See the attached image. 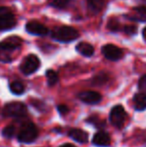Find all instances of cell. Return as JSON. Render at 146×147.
<instances>
[{
	"mask_svg": "<svg viewBox=\"0 0 146 147\" xmlns=\"http://www.w3.org/2000/svg\"><path fill=\"white\" fill-rule=\"evenodd\" d=\"M16 19L11 10L7 7H0V31L12 29L16 26Z\"/></svg>",
	"mask_w": 146,
	"mask_h": 147,
	"instance_id": "5",
	"label": "cell"
},
{
	"mask_svg": "<svg viewBox=\"0 0 146 147\" xmlns=\"http://www.w3.org/2000/svg\"><path fill=\"white\" fill-rule=\"evenodd\" d=\"M57 110H58V112L60 113L61 115H65L69 112L68 106H67V105H64V104L58 105V106H57Z\"/></svg>",
	"mask_w": 146,
	"mask_h": 147,
	"instance_id": "26",
	"label": "cell"
},
{
	"mask_svg": "<svg viewBox=\"0 0 146 147\" xmlns=\"http://www.w3.org/2000/svg\"><path fill=\"white\" fill-rule=\"evenodd\" d=\"M25 29L28 33L37 36H45L49 33V29L46 26L37 21H29L26 24Z\"/></svg>",
	"mask_w": 146,
	"mask_h": 147,
	"instance_id": "10",
	"label": "cell"
},
{
	"mask_svg": "<svg viewBox=\"0 0 146 147\" xmlns=\"http://www.w3.org/2000/svg\"><path fill=\"white\" fill-rule=\"evenodd\" d=\"M59 147H76V146H74L73 144H71V143H66V144H63V145L59 146Z\"/></svg>",
	"mask_w": 146,
	"mask_h": 147,
	"instance_id": "27",
	"label": "cell"
},
{
	"mask_svg": "<svg viewBox=\"0 0 146 147\" xmlns=\"http://www.w3.org/2000/svg\"><path fill=\"white\" fill-rule=\"evenodd\" d=\"M110 135L105 131H99L93 136L92 143L98 147H108L110 145Z\"/></svg>",
	"mask_w": 146,
	"mask_h": 147,
	"instance_id": "12",
	"label": "cell"
},
{
	"mask_svg": "<svg viewBox=\"0 0 146 147\" xmlns=\"http://www.w3.org/2000/svg\"><path fill=\"white\" fill-rule=\"evenodd\" d=\"M46 78H47V83L49 86H53L58 82V74L52 69H49L46 71Z\"/></svg>",
	"mask_w": 146,
	"mask_h": 147,
	"instance_id": "18",
	"label": "cell"
},
{
	"mask_svg": "<svg viewBox=\"0 0 146 147\" xmlns=\"http://www.w3.org/2000/svg\"><path fill=\"white\" fill-rule=\"evenodd\" d=\"M76 50L81 55L86 57H90L94 54V48L91 44L87 42H80L76 46Z\"/></svg>",
	"mask_w": 146,
	"mask_h": 147,
	"instance_id": "14",
	"label": "cell"
},
{
	"mask_svg": "<svg viewBox=\"0 0 146 147\" xmlns=\"http://www.w3.org/2000/svg\"><path fill=\"white\" fill-rule=\"evenodd\" d=\"M70 1L71 0H48V3H49V5L54 8L62 9V8L66 7Z\"/></svg>",
	"mask_w": 146,
	"mask_h": 147,
	"instance_id": "19",
	"label": "cell"
},
{
	"mask_svg": "<svg viewBox=\"0 0 146 147\" xmlns=\"http://www.w3.org/2000/svg\"><path fill=\"white\" fill-rule=\"evenodd\" d=\"M125 17L132 21L137 22H146V7L145 6H137L134 7Z\"/></svg>",
	"mask_w": 146,
	"mask_h": 147,
	"instance_id": "11",
	"label": "cell"
},
{
	"mask_svg": "<svg viewBox=\"0 0 146 147\" xmlns=\"http://www.w3.org/2000/svg\"><path fill=\"white\" fill-rule=\"evenodd\" d=\"M38 135V129L32 122L23 124L18 132V141L21 143H32L36 140Z\"/></svg>",
	"mask_w": 146,
	"mask_h": 147,
	"instance_id": "3",
	"label": "cell"
},
{
	"mask_svg": "<svg viewBox=\"0 0 146 147\" xmlns=\"http://www.w3.org/2000/svg\"><path fill=\"white\" fill-rule=\"evenodd\" d=\"M69 137L72 138L78 143H86L88 141V134L87 132L83 131L81 129H71L68 133Z\"/></svg>",
	"mask_w": 146,
	"mask_h": 147,
	"instance_id": "13",
	"label": "cell"
},
{
	"mask_svg": "<svg viewBox=\"0 0 146 147\" xmlns=\"http://www.w3.org/2000/svg\"><path fill=\"white\" fill-rule=\"evenodd\" d=\"M106 0H87V4L89 9L94 13H98L103 9Z\"/></svg>",
	"mask_w": 146,
	"mask_h": 147,
	"instance_id": "16",
	"label": "cell"
},
{
	"mask_svg": "<svg viewBox=\"0 0 146 147\" xmlns=\"http://www.w3.org/2000/svg\"><path fill=\"white\" fill-rule=\"evenodd\" d=\"M142 35H143V38H144V40L146 41V27L142 31Z\"/></svg>",
	"mask_w": 146,
	"mask_h": 147,
	"instance_id": "28",
	"label": "cell"
},
{
	"mask_svg": "<svg viewBox=\"0 0 146 147\" xmlns=\"http://www.w3.org/2000/svg\"><path fill=\"white\" fill-rule=\"evenodd\" d=\"M9 89H10V91H11V92L13 93V94H15V95L23 94L24 90H25L24 85L19 81L11 82V83H10V85H9Z\"/></svg>",
	"mask_w": 146,
	"mask_h": 147,
	"instance_id": "17",
	"label": "cell"
},
{
	"mask_svg": "<svg viewBox=\"0 0 146 147\" xmlns=\"http://www.w3.org/2000/svg\"><path fill=\"white\" fill-rule=\"evenodd\" d=\"M108 79V75L106 73H99L98 75H96L92 80V83L95 85H102L104 84Z\"/></svg>",
	"mask_w": 146,
	"mask_h": 147,
	"instance_id": "20",
	"label": "cell"
},
{
	"mask_svg": "<svg viewBox=\"0 0 146 147\" xmlns=\"http://www.w3.org/2000/svg\"><path fill=\"white\" fill-rule=\"evenodd\" d=\"M101 51L104 57L108 60H111V61H117V60L122 58L123 56V51L114 44L104 45L102 47Z\"/></svg>",
	"mask_w": 146,
	"mask_h": 147,
	"instance_id": "8",
	"label": "cell"
},
{
	"mask_svg": "<svg viewBox=\"0 0 146 147\" xmlns=\"http://www.w3.org/2000/svg\"><path fill=\"white\" fill-rule=\"evenodd\" d=\"M107 28L110 31L116 32V31H118L119 28H120V26H119V22L117 21V19H115V18H111V19L109 20V22H108V24H107Z\"/></svg>",
	"mask_w": 146,
	"mask_h": 147,
	"instance_id": "24",
	"label": "cell"
},
{
	"mask_svg": "<svg viewBox=\"0 0 146 147\" xmlns=\"http://www.w3.org/2000/svg\"><path fill=\"white\" fill-rule=\"evenodd\" d=\"M123 31L125 34L129 35V36H133L137 33V26L133 25V24H129V25H125L123 27Z\"/></svg>",
	"mask_w": 146,
	"mask_h": 147,
	"instance_id": "23",
	"label": "cell"
},
{
	"mask_svg": "<svg viewBox=\"0 0 146 147\" xmlns=\"http://www.w3.org/2000/svg\"><path fill=\"white\" fill-rule=\"evenodd\" d=\"M14 133H15V127L12 125L6 126V127L3 128V130H2V135H3V137L8 138V139L13 137Z\"/></svg>",
	"mask_w": 146,
	"mask_h": 147,
	"instance_id": "22",
	"label": "cell"
},
{
	"mask_svg": "<svg viewBox=\"0 0 146 147\" xmlns=\"http://www.w3.org/2000/svg\"><path fill=\"white\" fill-rule=\"evenodd\" d=\"M2 114L5 117H24L27 114V107L22 102H9L5 104L2 110Z\"/></svg>",
	"mask_w": 146,
	"mask_h": 147,
	"instance_id": "4",
	"label": "cell"
},
{
	"mask_svg": "<svg viewBox=\"0 0 146 147\" xmlns=\"http://www.w3.org/2000/svg\"><path fill=\"white\" fill-rule=\"evenodd\" d=\"M40 66V60L34 54H29L22 60L20 64V70L25 75H30L37 71Z\"/></svg>",
	"mask_w": 146,
	"mask_h": 147,
	"instance_id": "6",
	"label": "cell"
},
{
	"mask_svg": "<svg viewBox=\"0 0 146 147\" xmlns=\"http://www.w3.org/2000/svg\"><path fill=\"white\" fill-rule=\"evenodd\" d=\"M22 44V39L17 36L7 37L0 42V61L8 63L12 60V54Z\"/></svg>",
	"mask_w": 146,
	"mask_h": 147,
	"instance_id": "1",
	"label": "cell"
},
{
	"mask_svg": "<svg viewBox=\"0 0 146 147\" xmlns=\"http://www.w3.org/2000/svg\"><path fill=\"white\" fill-rule=\"evenodd\" d=\"M87 121L89 122V123H91V124H93L95 127H97V128H103L104 126H105V122L103 121V120H101L99 117H97V116H91V117H89L87 119Z\"/></svg>",
	"mask_w": 146,
	"mask_h": 147,
	"instance_id": "21",
	"label": "cell"
},
{
	"mask_svg": "<svg viewBox=\"0 0 146 147\" xmlns=\"http://www.w3.org/2000/svg\"><path fill=\"white\" fill-rule=\"evenodd\" d=\"M78 98L82 101V102L86 103V104H98L101 101L102 96L100 93L96 92V91H82L81 93L78 94Z\"/></svg>",
	"mask_w": 146,
	"mask_h": 147,
	"instance_id": "9",
	"label": "cell"
},
{
	"mask_svg": "<svg viewBox=\"0 0 146 147\" xmlns=\"http://www.w3.org/2000/svg\"><path fill=\"white\" fill-rule=\"evenodd\" d=\"M135 110L143 111L146 109V94L144 93H137L133 97Z\"/></svg>",
	"mask_w": 146,
	"mask_h": 147,
	"instance_id": "15",
	"label": "cell"
},
{
	"mask_svg": "<svg viewBox=\"0 0 146 147\" xmlns=\"http://www.w3.org/2000/svg\"><path fill=\"white\" fill-rule=\"evenodd\" d=\"M138 88L141 91V93H146V75H143L142 77L139 79L138 82Z\"/></svg>",
	"mask_w": 146,
	"mask_h": 147,
	"instance_id": "25",
	"label": "cell"
},
{
	"mask_svg": "<svg viewBox=\"0 0 146 147\" xmlns=\"http://www.w3.org/2000/svg\"><path fill=\"white\" fill-rule=\"evenodd\" d=\"M51 36L53 39L59 41V42L68 43L76 40L79 36V33L75 28L71 27V26L63 25L54 28V30L51 33Z\"/></svg>",
	"mask_w": 146,
	"mask_h": 147,
	"instance_id": "2",
	"label": "cell"
},
{
	"mask_svg": "<svg viewBox=\"0 0 146 147\" xmlns=\"http://www.w3.org/2000/svg\"><path fill=\"white\" fill-rule=\"evenodd\" d=\"M126 118V111L122 105H116L110 111L109 119L113 126L117 128H120L123 126Z\"/></svg>",
	"mask_w": 146,
	"mask_h": 147,
	"instance_id": "7",
	"label": "cell"
}]
</instances>
